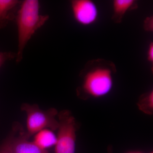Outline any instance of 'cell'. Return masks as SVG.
<instances>
[{
  "label": "cell",
  "instance_id": "1",
  "mask_svg": "<svg viewBox=\"0 0 153 153\" xmlns=\"http://www.w3.org/2000/svg\"><path fill=\"white\" fill-rule=\"evenodd\" d=\"M114 63L103 59L89 60L80 71L81 85L76 89L79 98H99L107 95L112 89L113 74L116 72Z\"/></svg>",
  "mask_w": 153,
  "mask_h": 153
},
{
  "label": "cell",
  "instance_id": "2",
  "mask_svg": "<svg viewBox=\"0 0 153 153\" xmlns=\"http://www.w3.org/2000/svg\"><path fill=\"white\" fill-rule=\"evenodd\" d=\"M39 10L40 4L37 0H26L19 6L15 18L18 29L17 63L22 61L24 49L32 36L49 19L47 15H41Z\"/></svg>",
  "mask_w": 153,
  "mask_h": 153
},
{
  "label": "cell",
  "instance_id": "3",
  "mask_svg": "<svg viewBox=\"0 0 153 153\" xmlns=\"http://www.w3.org/2000/svg\"><path fill=\"white\" fill-rule=\"evenodd\" d=\"M21 110L27 115V136L29 138L40 131L49 129L52 131L57 130L59 126L56 119L58 112L56 108H51L47 110L40 109L38 105L23 103Z\"/></svg>",
  "mask_w": 153,
  "mask_h": 153
},
{
  "label": "cell",
  "instance_id": "4",
  "mask_svg": "<svg viewBox=\"0 0 153 153\" xmlns=\"http://www.w3.org/2000/svg\"><path fill=\"white\" fill-rule=\"evenodd\" d=\"M58 133L55 153H74L76 142V120L69 111L64 110L57 114Z\"/></svg>",
  "mask_w": 153,
  "mask_h": 153
},
{
  "label": "cell",
  "instance_id": "5",
  "mask_svg": "<svg viewBox=\"0 0 153 153\" xmlns=\"http://www.w3.org/2000/svg\"><path fill=\"white\" fill-rule=\"evenodd\" d=\"M74 19L83 26L94 24L98 17V10L95 3L91 0H74L71 2Z\"/></svg>",
  "mask_w": 153,
  "mask_h": 153
},
{
  "label": "cell",
  "instance_id": "6",
  "mask_svg": "<svg viewBox=\"0 0 153 153\" xmlns=\"http://www.w3.org/2000/svg\"><path fill=\"white\" fill-rule=\"evenodd\" d=\"M15 132L11 141L13 153H49L47 150L39 147L34 142L28 140L27 133L21 124L13 125Z\"/></svg>",
  "mask_w": 153,
  "mask_h": 153
},
{
  "label": "cell",
  "instance_id": "7",
  "mask_svg": "<svg viewBox=\"0 0 153 153\" xmlns=\"http://www.w3.org/2000/svg\"><path fill=\"white\" fill-rule=\"evenodd\" d=\"M21 3L17 0H0V30L15 19Z\"/></svg>",
  "mask_w": 153,
  "mask_h": 153
},
{
  "label": "cell",
  "instance_id": "8",
  "mask_svg": "<svg viewBox=\"0 0 153 153\" xmlns=\"http://www.w3.org/2000/svg\"><path fill=\"white\" fill-rule=\"evenodd\" d=\"M112 21L114 23H121L127 12L138 8L137 2L135 0H114L113 2Z\"/></svg>",
  "mask_w": 153,
  "mask_h": 153
},
{
  "label": "cell",
  "instance_id": "9",
  "mask_svg": "<svg viewBox=\"0 0 153 153\" xmlns=\"http://www.w3.org/2000/svg\"><path fill=\"white\" fill-rule=\"evenodd\" d=\"M57 141V136L53 131L49 129H44L36 134L33 142L39 147L47 150L55 146Z\"/></svg>",
  "mask_w": 153,
  "mask_h": 153
},
{
  "label": "cell",
  "instance_id": "10",
  "mask_svg": "<svg viewBox=\"0 0 153 153\" xmlns=\"http://www.w3.org/2000/svg\"><path fill=\"white\" fill-rule=\"evenodd\" d=\"M138 107L141 111L147 114H152L153 112V91H151L144 94L139 99Z\"/></svg>",
  "mask_w": 153,
  "mask_h": 153
},
{
  "label": "cell",
  "instance_id": "11",
  "mask_svg": "<svg viewBox=\"0 0 153 153\" xmlns=\"http://www.w3.org/2000/svg\"><path fill=\"white\" fill-rule=\"evenodd\" d=\"M15 129L13 126L12 131L0 146V153H13L11 148V141L13 136Z\"/></svg>",
  "mask_w": 153,
  "mask_h": 153
},
{
  "label": "cell",
  "instance_id": "12",
  "mask_svg": "<svg viewBox=\"0 0 153 153\" xmlns=\"http://www.w3.org/2000/svg\"><path fill=\"white\" fill-rule=\"evenodd\" d=\"M16 57V53L12 52H0V67L6 61L12 60Z\"/></svg>",
  "mask_w": 153,
  "mask_h": 153
},
{
  "label": "cell",
  "instance_id": "13",
  "mask_svg": "<svg viewBox=\"0 0 153 153\" xmlns=\"http://www.w3.org/2000/svg\"><path fill=\"white\" fill-rule=\"evenodd\" d=\"M144 29L146 31L152 32L153 30V16L147 17L145 19L143 25Z\"/></svg>",
  "mask_w": 153,
  "mask_h": 153
},
{
  "label": "cell",
  "instance_id": "14",
  "mask_svg": "<svg viewBox=\"0 0 153 153\" xmlns=\"http://www.w3.org/2000/svg\"><path fill=\"white\" fill-rule=\"evenodd\" d=\"M147 59L148 61L151 63H153V44L151 42L149 45L147 52Z\"/></svg>",
  "mask_w": 153,
  "mask_h": 153
},
{
  "label": "cell",
  "instance_id": "15",
  "mask_svg": "<svg viewBox=\"0 0 153 153\" xmlns=\"http://www.w3.org/2000/svg\"><path fill=\"white\" fill-rule=\"evenodd\" d=\"M108 153H112V150H111V147L108 148Z\"/></svg>",
  "mask_w": 153,
  "mask_h": 153
},
{
  "label": "cell",
  "instance_id": "16",
  "mask_svg": "<svg viewBox=\"0 0 153 153\" xmlns=\"http://www.w3.org/2000/svg\"><path fill=\"white\" fill-rule=\"evenodd\" d=\"M129 153H141L138 152H131Z\"/></svg>",
  "mask_w": 153,
  "mask_h": 153
},
{
  "label": "cell",
  "instance_id": "17",
  "mask_svg": "<svg viewBox=\"0 0 153 153\" xmlns=\"http://www.w3.org/2000/svg\"><path fill=\"white\" fill-rule=\"evenodd\" d=\"M150 153H153V152H151Z\"/></svg>",
  "mask_w": 153,
  "mask_h": 153
}]
</instances>
